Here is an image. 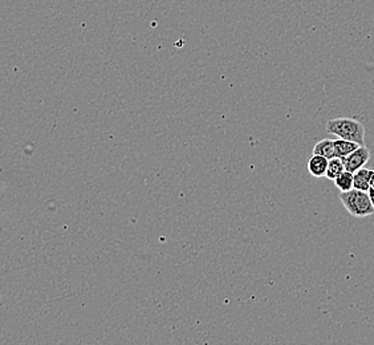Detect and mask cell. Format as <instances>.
Returning <instances> with one entry per match:
<instances>
[{
    "label": "cell",
    "instance_id": "cell-1",
    "mask_svg": "<svg viewBox=\"0 0 374 345\" xmlns=\"http://www.w3.org/2000/svg\"><path fill=\"white\" fill-rule=\"evenodd\" d=\"M326 131L339 138L348 140L358 145H365L364 125L354 119H334L326 122Z\"/></svg>",
    "mask_w": 374,
    "mask_h": 345
},
{
    "label": "cell",
    "instance_id": "cell-2",
    "mask_svg": "<svg viewBox=\"0 0 374 345\" xmlns=\"http://www.w3.org/2000/svg\"><path fill=\"white\" fill-rule=\"evenodd\" d=\"M340 199L344 204L345 210L357 218L369 217L374 213V204L370 201L368 192H363L353 187L348 192H341Z\"/></svg>",
    "mask_w": 374,
    "mask_h": 345
},
{
    "label": "cell",
    "instance_id": "cell-3",
    "mask_svg": "<svg viewBox=\"0 0 374 345\" xmlns=\"http://www.w3.org/2000/svg\"><path fill=\"white\" fill-rule=\"evenodd\" d=\"M369 158H370V150L365 145H360L356 150L348 154L346 157H343L341 160L344 163L345 170L354 172L356 170L364 168L369 161Z\"/></svg>",
    "mask_w": 374,
    "mask_h": 345
},
{
    "label": "cell",
    "instance_id": "cell-4",
    "mask_svg": "<svg viewBox=\"0 0 374 345\" xmlns=\"http://www.w3.org/2000/svg\"><path fill=\"white\" fill-rule=\"evenodd\" d=\"M328 158H325L323 155L319 154H314L309 161H308V172H311V175H314V178H321L325 177L326 172V168H328Z\"/></svg>",
    "mask_w": 374,
    "mask_h": 345
},
{
    "label": "cell",
    "instance_id": "cell-5",
    "mask_svg": "<svg viewBox=\"0 0 374 345\" xmlns=\"http://www.w3.org/2000/svg\"><path fill=\"white\" fill-rule=\"evenodd\" d=\"M373 172L374 170H369V169H365V168H361V169L356 170L353 172L354 189H358V190H363V192H368L369 190V186H370L372 177H373Z\"/></svg>",
    "mask_w": 374,
    "mask_h": 345
},
{
    "label": "cell",
    "instance_id": "cell-6",
    "mask_svg": "<svg viewBox=\"0 0 374 345\" xmlns=\"http://www.w3.org/2000/svg\"><path fill=\"white\" fill-rule=\"evenodd\" d=\"M334 157H346L348 154L356 150L360 145L358 143H352V141H348V140H343V138H337L334 140Z\"/></svg>",
    "mask_w": 374,
    "mask_h": 345
},
{
    "label": "cell",
    "instance_id": "cell-7",
    "mask_svg": "<svg viewBox=\"0 0 374 345\" xmlns=\"http://www.w3.org/2000/svg\"><path fill=\"white\" fill-rule=\"evenodd\" d=\"M314 154H319L323 155L325 158L331 160L334 157V140L325 138L314 145Z\"/></svg>",
    "mask_w": 374,
    "mask_h": 345
},
{
    "label": "cell",
    "instance_id": "cell-8",
    "mask_svg": "<svg viewBox=\"0 0 374 345\" xmlns=\"http://www.w3.org/2000/svg\"><path fill=\"white\" fill-rule=\"evenodd\" d=\"M345 166L343 160L340 157H334L328 161V168H326V172H325V177L328 180H332L334 181V178L337 175H340L341 172H344Z\"/></svg>",
    "mask_w": 374,
    "mask_h": 345
},
{
    "label": "cell",
    "instance_id": "cell-9",
    "mask_svg": "<svg viewBox=\"0 0 374 345\" xmlns=\"http://www.w3.org/2000/svg\"><path fill=\"white\" fill-rule=\"evenodd\" d=\"M334 185L340 192H348L353 189V172L344 170L334 178Z\"/></svg>",
    "mask_w": 374,
    "mask_h": 345
},
{
    "label": "cell",
    "instance_id": "cell-10",
    "mask_svg": "<svg viewBox=\"0 0 374 345\" xmlns=\"http://www.w3.org/2000/svg\"><path fill=\"white\" fill-rule=\"evenodd\" d=\"M368 194H369V197H370V201H372L374 204V172L373 177H372V181H370V186H369V190H368Z\"/></svg>",
    "mask_w": 374,
    "mask_h": 345
}]
</instances>
